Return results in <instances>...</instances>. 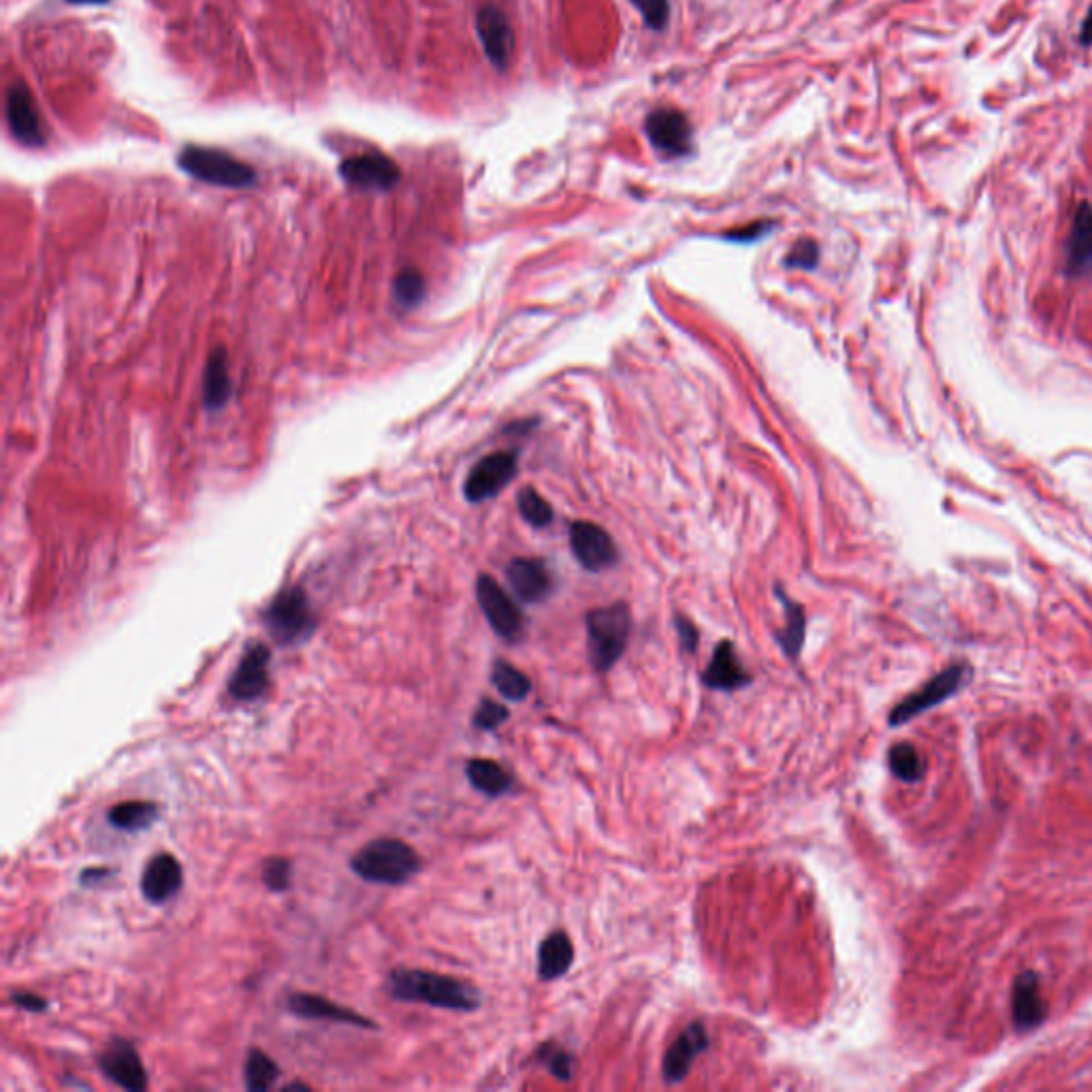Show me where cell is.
<instances>
[{
    "label": "cell",
    "instance_id": "6da1fadb",
    "mask_svg": "<svg viewBox=\"0 0 1092 1092\" xmlns=\"http://www.w3.org/2000/svg\"><path fill=\"white\" fill-rule=\"evenodd\" d=\"M387 993L395 1001L427 1003L451 1012H476L481 993L462 979L420 968H395L387 977Z\"/></svg>",
    "mask_w": 1092,
    "mask_h": 1092
},
{
    "label": "cell",
    "instance_id": "7a4b0ae2",
    "mask_svg": "<svg viewBox=\"0 0 1092 1092\" xmlns=\"http://www.w3.org/2000/svg\"><path fill=\"white\" fill-rule=\"evenodd\" d=\"M351 868L363 882L401 886L416 876L420 860L418 853L399 839H376L355 853Z\"/></svg>",
    "mask_w": 1092,
    "mask_h": 1092
},
{
    "label": "cell",
    "instance_id": "3957f363",
    "mask_svg": "<svg viewBox=\"0 0 1092 1092\" xmlns=\"http://www.w3.org/2000/svg\"><path fill=\"white\" fill-rule=\"evenodd\" d=\"M587 653L589 664L596 673H608L625 653L632 615L627 604L615 602L610 606L594 608L587 613Z\"/></svg>",
    "mask_w": 1092,
    "mask_h": 1092
},
{
    "label": "cell",
    "instance_id": "277c9868",
    "mask_svg": "<svg viewBox=\"0 0 1092 1092\" xmlns=\"http://www.w3.org/2000/svg\"><path fill=\"white\" fill-rule=\"evenodd\" d=\"M177 165L194 180L221 188H250L257 182L255 167L218 148L186 146L177 156Z\"/></svg>",
    "mask_w": 1092,
    "mask_h": 1092
},
{
    "label": "cell",
    "instance_id": "5b68a950",
    "mask_svg": "<svg viewBox=\"0 0 1092 1092\" xmlns=\"http://www.w3.org/2000/svg\"><path fill=\"white\" fill-rule=\"evenodd\" d=\"M263 625L269 636L280 644H297L312 636L316 627V615L301 587L282 589L263 613Z\"/></svg>",
    "mask_w": 1092,
    "mask_h": 1092
},
{
    "label": "cell",
    "instance_id": "8992f818",
    "mask_svg": "<svg viewBox=\"0 0 1092 1092\" xmlns=\"http://www.w3.org/2000/svg\"><path fill=\"white\" fill-rule=\"evenodd\" d=\"M644 133L651 146L666 158H681L692 152L694 129L688 116L675 107H660L644 120Z\"/></svg>",
    "mask_w": 1092,
    "mask_h": 1092
},
{
    "label": "cell",
    "instance_id": "52a82bcc",
    "mask_svg": "<svg viewBox=\"0 0 1092 1092\" xmlns=\"http://www.w3.org/2000/svg\"><path fill=\"white\" fill-rule=\"evenodd\" d=\"M968 677V669L962 666V664H954L949 669H945L943 673L935 675L924 688H920L918 692H914L911 696H907L903 702H899L892 713H890V726L897 728V726H903L907 721H911L914 717H918L920 713L945 702L949 696H954L966 681Z\"/></svg>",
    "mask_w": 1092,
    "mask_h": 1092
},
{
    "label": "cell",
    "instance_id": "ba28073f",
    "mask_svg": "<svg viewBox=\"0 0 1092 1092\" xmlns=\"http://www.w3.org/2000/svg\"><path fill=\"white\" fill-rule=\"evenodd\" d=\"M476 598H478L485 619L489 621V625L493 627V632L500 638H504L508 642H514L521 638L523 613L495 579L481 575L476 581Z\"/></svg>",
    "mask_w": 1092,
    "mask_h": 1092
},
{
    "label": "cell",
    "instance_id": "9c48e42d",
    "mask_svg": "<svg viewBox=\"0 0 1092 1092\" xmlns=\"http://www.w3.org/2000/svg\"><path fill=\"white\" fill-rule=\"evenodd\" d=\"M519 457L516 453H493L485 459H481L472 472L466 478V497L472 504H481L485 500L495 497L504 487L510 485V481L516 476Z\"/></svg>",
    "mask_w": 1092,
    "mask_h": 1092
},
{
    "label": "cell",
    "instance_id": "30bf717a",
    "mask_svg": "<svg viewBox=\"0 0 1092 1092\" xmlns=\"http://www.w3.org/2000/svg\"><path fill=\"white\" fill-rule=\"evenodd\" d=\"M570 546L577 562L589 572H602L619 558L617 544L608 531L589 521H577L570 525Z\"/></svg>",
    "mask_w": 1092,
    "mask_h": 1092
},
{
    "label": "cell",
    "instance_id": "8fae6325",
    "mask_svg": "<svg viewBox=\"0 0 1092 1092\" xmlns=\"http://www.w3.org/2000/svg\"><path fill=\"white\" fill-rule=\"evenodd\" d=\"M269 660L271 651L267 644L257 642L246 648L242 660L229 681V694L238 702L259 700L269 688Z\"/></svg>",
    "mask_w": 1092,
    "mask_h": 1092
},
{
    "label": "cell",
    "instance_id": "7c38bea8",
    "mask_svg": "<svg viewBox=\"0 0 1092 1092\" xmlns=\"http://www.w3.org/2000/svg\"><path fill=\"white\" fill-rule=\"evenodd\" d=\"M98 1067L125 1090L142 1092L148 1088V1073L139 1058V1052L127 1039H114L98 1056Z\"/></svg>",
    "mask_w": 1092,
    "mask_h": 1092
},
{
    "label": "cell",
    "instance_id": "4fadbf2b",
    "mask_svg": "<svg viewBox=\"0 0 1092 1092\" xmlns=\"http://www.w3.org/2000/svg\"><path fill=\"white\" fill-rule=\"evenodd\" d=\"M340 175L363 190H391L397 186L401 171L387 154L365 152L346 158L340 165Z\"/></svg>",
    "mask_w": 1092,
    "mask_h": 1092
},
{
    "label": "cell",
    "instance_id": "5bb4252c",
    "mask_svg": "<svg viewBox=\"0 0 1092 1092\" xmlns=\"http://www.w3.org/2000/svg\"><path fill=\"white\" fill-rule=\"evenodd\" d=\"M476 33L489 62L504 71L514 52V33L506 14L495 5H483L476 14Z\"/></svg>",
    "mask_w": 1092,
    "mask_h": 1092
},
{
    "label": "cell",
    "instance_id": "9a60e30c",
    "mask_svg": "<svg viewBox=\"0 0 1092 1092\" xmlns=\"http://www.w3.org/2000/svg\"><path fill=\"white\" fill-rule=\"evenodd\" d=\"M7 125L14 133V137L29 146V148H41L45 144V131L41 116L37 112L35 98L31 90L24 83H14L7 90Z\"/></svg>",
    "mask_w": 1092,
    "mask_h": 1092
},
{
    "label": "cell",
    "instance_id": "2e32d148",
    "mask_svg": "<svg viewBox=\"0 0 1092 1092\" xmlns=\"http://www.w3.org/2000/svg\"><path fill=\"white\" fill-rule=\"evenodd\" d=\"M184 872L177 858L173 853H158L144 868L142 895L148 903L163 905L180 892Z\"/></svg>",
    "mask_w": 1092,
    "mask_h": 1092
},
{
    "label": "cell",
    "instance_id": "e0dca14e",
    "mask_svg": "<svg viewBox=\"0 0 1092 1092\" xmlns=\"http://www.w3.org/2000/svg\"><path fill=\"white\" fill-rule=\"evenodd\" d=\"M707 1048H709V1033H707L704 1024L692 1022L677 1037V1041L669 1048V1052L664 1056L662 1073H664L666 1084H681L688 1077L696 1056L702 1054Z\"/></svg>",
    "mask_w": 1092,
    "mask_h": 1092
},
{
    "label": "cell",
    "instance_id": "ac0fdd59",
    "mask_svg": "<svg viewBox=\"0 0 1092 1092\" xmlns=\"http://www.w3.org/2000/svg\"><path fill=\"white\" fill-rule=\"evenodd\" d=\"M506 579L516 598L525 604H538L553 591V577L538 560H512L506 568Z\"/></svg>",
    "mask_w": 1092,
    "mask_h": 1092
},
{
    "label": "cell",
    "instance_id": "d6986e66",
    "mask_svg": "<svg viewBox=\"0 0 1092 1092\" xmlns=\"http://www.w3.org/2000/svg\"><path fill=\"white\" fill-rule=\"evenodd\" d=\"M751 683V675L742 669L736 648L730 640H721L715 651L711 664L702 673V685L713 692H736Z\"/></svg>",
    "mask_w": 1092,
    "mask_h": 1092
},
{
    "label": "cell",
    "instance_id": "ffe728a7",
    "mask_svg": "<svg viewBox=\"0 0 1092 1092\" xmlns=\"http://www.w3.org/2000/svg\"><path fill=\"white\" fill-rule=\"evenodd\" d=\"M288 1010L295 1016L305 1018V1020H330V1022H342V1024L361 1027V1029H376V1024L370 1018H365L344 1005H338L330 999L318 997V995L295 993L288 997Z\"/></svg>",
    "mask_w": 1092,
    "mask_h": 1092
},
{
    "label": "cell",
    "instance_id": "44dd1931",
    "mask_svg": "<svg viewBox=\"0 0 1092 1092\" xmlns=\"http://www.w3.org/2000/svg\"><path fill=\"white\" fill-rule=\"evenodd\" d=\"M1012 1014L1018 1031H1031L1043 1024L1048 1016L1046 1001L1039 991V979L1033 971L1022 973L1016 984H1014V997H1012Z\"/></svg>",
    "mask_w": 1092,
    "mask_h": 1092
},
{
    "label": "cell",
    "instance_id": "7402d4cb",
    "mask_svg": "<svg viewBox=\"0 0 1092 1092\" xmlns=\"http://www.w3.org/2000/svg\"><path fill=\"white\" fill-rule=\"evenodd\" d=\"M1067 271L1075 278L1092 271V205L1081 203L1067 242Z\"/></svg>",
    "mask_w": 1092,
    "mask_h": 1092
},
{
    "label": "cell",
    "instance_id": "603a6c76",
    "mask_svg": "<svg viewBox=\"0 0 1092 1092\" xmlns=\"http://www.w3.org/2000/svg\"><path fill=\"white\" fill-rule=\"evenodd\" d=\"M233 393V380L229 370V355L225 349H215L207 363L203 376V403L209 412L223 410Z\"/></svg>",
    "mask_w": 1092,
    "mask_h": 1092
},
{
    "label": "cell",
    "instance_id": "cb8c5ba5",
    "mask_svg": "<svg viewBox=\"0 0 1092 1092\" xmlns=\"http://www.w3.org/2000/svg\"><path fill=\"white\" fill-rule=\"evenodd\" d=\"M575 962V945L564 930L546 935L538 947V977L556 981L564 977Z\"/></svg>",
    "mask_w": 1092,
    "mask_h": 1092
},
{
    "label": "cell",
    "instance_id": "d4e9b609",
    "mask_svg": "<svg viewBox=\"0 0 1092 1092\" xmlns=\"http://www.w3.org/2000/svg\"><path fill=\"white\" fill-rule=\"evenodd\" d=\"M468 782L487 798H500L512 790V775L495 759L474 757L466 764Z\"/></svg>",
    "mask_w": 1092,
    "mask_h": 1092
},
{
    "label": "cell",
    "instance_id": "484cf974",
    "mask_svg": "<svg viewBox=\"0 0 1092 1092\" xmlns=\"http://www.w3.org/2000/svg\"><path fill=\"white\" fill-rule=\"evenodd\" d=\"M779 598H782V602L786 606V625H784V629L777 632V642L784 648L786 658L790 662H796L801 658V651H803V644H805L807 617H805V610H803V606L798 602H792L782 591H779Z\"/></svg>",
    "mask_w": 1092,
    "mask_h": 1092
},
{
    "label": "cell",
    "instance_id": "4316f807",
    "mask_svg": "<svg viewBox=\"0 0 1092 1092\" xmlns=\"http://www.w3.org/2000/svg\"><path fill=\"white\" fill-rule=\"evenodd\" d=\"M158 817V807L146 801H129L109 809L107 820L114 828L125 832H139L150 828Z\"/></svg>",
    "mask_w": 1092,
    "mask_h": 1092
},
{
    "label": "cell",
    "instance_id": "83f0119b",
    "mask_svg": "<svg viewBox=\"0 0 1092 1092\" xmlns=\"http://www.w3.org/2000/svg\"><path fill=\"white\" fill-rule=\"evenodd\" d=\"M890 771L905 784H918L924 777V759L911 742H897L888 753Z\"/></svg>",
    "mask_w": 1092,
    "mask_h": 1092
},
{
    "label": "cell",
    "instance_id": "f1b7e54d",
    "mask_svg": "<svg viewBox=\"0 0 1092 1092\" xmlns=\"http://www.w3.org/2000/svg\"><path fill=\"white\" fill-rule=\"evenodd\" d=\"M491 683L510 702H523L531 694V681L525 673L508 662L497 660L491 671Z\"/></svg>",
    "mask_w": 1092,
    "mask_h": 1092
},
{
    "label": "cell",
    "instance_id": "f546056e",
    "mask_svg": "<svg viewBox=\"0 0 1092 1092\" xmlns=\"http://www.w3.org/2000/svg\"><path fill=\"white\" fill-rule=\"evenodd\" d=\"M280 1075V1067L271 1056H267L263 1050L255 1048L248 1052L246 1065H244V1079L246 1088L252 1092H263L274 1086V1081Z\"/></svg>",
    "mask_w": 1092,
    "mask_h": 1092
},
{
    "label": "cell",
    "instance_id": "4dcf8cb0",
    "mask_svg": "<svg viewBox=\"0 0 1092 1092\" xmlns=\"http://www.w3.org/2000/svg\"><path fill=\"white\" fill-rule=\"evenodd\" d=\"M425 293H427V286H425V278L418 269H403L395 282H393V295H395V301L406 307V309H412L416 307L422 299H425Z\"/></svg>",
    "mask_w": 1092,
    "mask_h": 1092
},
{
    "label": "cell",
    "instance_id": "1f68e13d",
    "mask_svg": "<svg viewBox=\"0 0 1092 1092\" xmlns=\"http://www.w3.org/2000/svg\"><path fill=\"white\" fill-rule=\"evenodd\" d=\"M519 512L533 527H546L553 521V508L531 487L519 493Z\"/></svg>",
    "mask_w": 1092,
    "mask_h": 1092
},
{
    "label": "cell",
    "instance_id": "d6a6232c",
    "mask_svg": "<svg viewBox=\"0 0 1092 1092\" xmlns=\"http://www.w3.org/2000/svg\"><path fill=\"white\" fill-rule=\"evenodd\" d=\"M538 1060L549 1069V1073L553 1077H558L560 1081H570L572 1079V1071H575V1058L570 1052H566L564 1048H560L558 1043H544L540 1050H538Z\"/></svg>",
    "mask_w": 1092,
    "mask_h": 1092
},
{
    "label": "cell",
    "instance_id": "836d02e7",
    "mask_svg": "<svg viewBox=\"0 0 1092 1092\" xmlns=\"http://www.w3.org/2000/svg\"><path fill=\"white\" fill-rule=\"evenodd\" d=\"M293 882V866L286 858H269L263 864V884L271 892H286Z\"/></svg>",
    "mask_w": 1092,
    "mask_h": 1092
},
{
    "label": "cell",
    "instance_id": "e575fe53",
    "mask_svg": "<svg viewBox=\"0 0 1092 1092\" xmlns=\"http://www.w3.org/2000/svg\"><path fill=\"white\" fill-rule=\"evenodd\" d=\"M508 709L491 698H483L481 704L476 707L474 711V728L476 730H483V732H493L497 730L506 719H508Z\"/></svg>",
    "mask_w": 1092,
    "mask_h": 1092
},
{
    "label": "cell",
    "instance_id": "d590c367",
    "mask_svg": "<svg viewBox=\"0 0 1092 1092\" xmlns=\"http://www.w3.org/2000/svg\"><path fill=\"white\" fill-rule=\"evenodd\" d=\"M632 5L640 12L644 24L653 31L666 29L671 20V3L669 0H632Z\"/></svg>",
    "mask_w": 1092,
    "mask_h": 1092
},
{
    "label": "cell",
    "instance_id": "8d00e7d4",
    "mask_svg": "<svg viewBox=\"0 0 1092 1092\" xmlns=\"http://www.w3.org/2000/svg\"><path fill=\"white\" fill-rule=\"evenodd\" d=\"M820 261V248L813 240H801L792 246L790 255L786 257V265L794 269H813Z\"/></svg>",
    "mask_w": 1092,
    "mask_h": 1092
},
{
    "label": "cell",
    "instance_id": "74e56055",
    "mask_svg": "<svg viewBox=\"0 0 1092 1092\" xmlns=\"http://www.w3.org/2000/svg\"><path fill=\"white\" fill-rule=\"evenodd\" d=\"M675 627H677V636H679V644L685 653H696L698 648V642H700V634H698V627L685 619V617H677L675 619Z\"/></svg>",
    "mask_w": 1092,
    "mask_h": 1092
},
{
    "label": "cell",
    "instance_id": "f35d334b",
    "mask_svg": "<svg viewBox=\"0 0 1092 1092\" xmlns=\"http://www.w3.org/2000/svg\"><path fill=\"white\" fill-rule=\"evenodd\" d=\"M771 229H773V225H769V223H755L751 227H745V229H738L734 233H728L726 238L732 240V242H755L761 236H767Z\"/></svg>",
    "mask_w": 1092,
    "mask_h": 1092
},
{
    "label": "cell",
    "instance_id": "ab89813d",
    "mask_svg": "<svg viewBox=\"0 0 1092 1092\" xmlns=\"http://www.w3.org/2000/svg\"><path fill=\"white\" fill-rule=\"evenodd\" d=\"M12 1003L26 1012H45L48 1010V1001L35 993H14Z\"/></svg>",
    "mask_w": 1092,
    "mask_h": 1092
},
{
    "label": "cell",
    "instance_id": "60d3db41",
    "mask_svg": "<svg viewBox=\"0 0 1092 1092\" xmlns=\"http://www.w3.org/2000/svg\"><path fill=\"white\" fill-rule=\"evenodd\" d=\"M107 876H109V870H107V868H88V870H83V872H81L79 882H81L83 886H92V884H96V882H102Z\"/></svg>",
    "mask_w": 1092,
    "mask_h": 1092
},
{
    "label": "cell",
    "instance_id": "b9f144b4",
    "mask_svg": "<svg viewBox=\"0 0 1092 1092\" xmlns=\"http://www.w3.org/2000/svg\"><path fill=\"white\" fill-rule=\"evenodd\" d=\"M1079 41H1081V45H1092V7L1088 10L1086 20L1079 29Z\"/></svg>",
    "mask_w": 1092,
    "mask_h": 1092
},
{
    "label": "cell",
    "instance_id": "7bdbcfd3",
    "mask_svg": "<svg viewBox=\"0 0 1092 1092\" xmlns=\"http://www.w3.org/2000/svg\"><path fill=\"white\" fill-rule=\"evenodd\" d=\"M67 3H71V5H102V3H109V0H67Z\"/></svg>",
    "mask_w": 1092,
    "mask_h": 1092
}]
</instances>
